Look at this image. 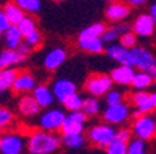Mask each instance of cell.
Masks as SVG:
<instances>
[{"mask_svg": "<svg viewBox=\"0 0 156 154\" xmlns=\"http://www.w3.org/2000/svg\"><path fill=\"white\" fill-rule=\"evenodd\" d=\"M62 145V136L52 132L35 131L27 138V151L29 154H53Z\"/></svg>", "mask_w": 156, "mask_h": 154, "instance_id": "6da1fadb", "label": "cell"}, {"mask_svg": "<svg viewBox=\"0 0 156 154\" xmlns=\"http://www.w3.org/2000/svg\"><path fill=\"white\" fill-rule=\"evenodd\" d=\"M117 129L113 125H109V124H96V125L91 126L88 129V140L91 142L92 145H95L99 149H105L106 150L110 143L114 140V136H116Z\"/></svg>", "mask_w": 156, "mask_h": 154, "instance_id": "7a4b0ae2", "label": "cell"}, {"mask_svg": "<svg viewBox=\"0 0 156 154\" xmlns=\"http://www.w3.org/2000/svg\"><path fill=\"white\" fill-rule=\"evenodd\" d=\"M84 89L95 99L105 97L113 89V80L109 74H92L85 79Z\"/></svg>", "mask_w": 156, "mask_h": 154, "instance_id": "3957f363", "label": "cell"}, {"mask_svg": "<svg viewBox=\"0 0 156 154\" xmlns=\"http://www.w3.org/2000/svg\"><path fill=\"white\" fill-rule=\"evenodd\" d=\"M66 117H67V114L64 112V110L53 107V108H49L39 114L38 126L41 128V131L56 133L57 131H62Z\"/></svg>", "mask_w": 156, "mask_h": 154, "instance_id": "277c9868", "label": "cell"}, {"mask_svg": "<svg viewBox=\"0 0 156 154\" xmlns=\"http://www.w3.org/2000/svg\"><path fill=\"white\" fill-rule=\"evenodd\" d=\"M131 131L135 135L136 139H141L144 142H148L156 136V118L155 115L145 114L134 119Z\"/></svg>", "mask_w": 156, "mask_h": 154, "instance_id": "5b68a950", "label": "cell"}, {"mask_svg": "<svg viewBox=\"0 0 156 154\" xmlns=\"http://www.w3.org/2000/svg\"><path fill=\"white\" fill-rule=\"evenodd\" d=\"M27 149V139L16 132H7L0 138L2 154H23Z\"/></svg>", "mask_w": 156, "mask_h": 154, "instance_id": "8992f818", "label": "cell"}, {"mask_svg": "<svg viewBox=\"0 0 156 154\" xmlns=\"http://www.w3.org/2000/svg\"><path fill=\"white\" fill-rule=\"evenodd\" d=\"M130 115H133V111L130 108L128 103H121L119 106L113 107H106L102 111V119L105 124L109 125H121L124 122H127V119L130 118Z\"/></svg>", "mask_w": 156, "mask_h": 154, "instance_id": "52a82bcc", "label": "cell"}, {"mask_svg": "<svg viewBox=\"0 0 156 154\" xmlns=\"http://www.w3.org/2000/svg\"><path fill=\"white\" fill-rule=\"evenodd\" d=\"M105 53H106L107 57L112 58V60H114L120 65L135 67V63H134V57H133V54H131V50L123 47L120 43H113V45L106 46Z\"/></svg>", "mask_w": 156, "mask_h": 154, "instance_id": "ba28073f", "label": "cell"}, {"mask_svg": "<svg viewBox=\"0 0 156 154\" xmlns=\"http://www.w3.org/2000/svg\"><path fill=\"white\" fill-rule=\"evenodd\" d=\"M156 24L149 13H142L136 15L133 22V32L141 38H149L155 33Z\"/></svg>", "mask_w": 156, "mask_h": 154, "instance_id": "9c48e42d", "label": "cell"}, {"mask_svg": "<svg viewBox=\"0 0 156 154\" xmlns=\"http://www.w3.org/2000/svg\"><path fill=\"white\" fill-rule=\"evenodd\" d=\"M131 54L134 57V63H135V67L138 68V71L149 72L151 68L156 65V57L145 47L136 46L135 49L131 50Z\"/></svg>", "mask_w": 156, "mask_h": 154, "instance_id": "30bf717a", "label": "cell"}, {"mask_svg": "<svg viewBox=\"0 0 156 154\" xmlns=\"http://www.w3.org/2000/svg\"><path fill=\"white\" fill-rule=\"evenodd\" d=\"M77 85L75 82H73L71 79H67V78H62V79H57L53 82L52 85V92L55 94L56 100L63 103L68 99L73 94H77Z\"/></svg>", "mask_w": 156, "mask_h": 154, "instance_id": "8fae6325", "label": "cell"}, {"mask_svg": "<svg viewBox=\"0 0 156 154\" xmlns=\"http://www.w3.org/2000/svg\"><path fill=\"white\" fill-rule=\"evenodd\" d=\"M131 14L130 6L124 2H112L106 6L105 10V15L109 21H112L113 24L116 22H123L126 18H128Z\"/></svg>", "mask_w": 156, "mask_h": 154, "instance_id": "7c38bea8", "label": "cell"}, {"mask_svg": "<svg viewBox=\"0 0 156 154\" xmlns=\"http://www.w3.org/2000/svg\"><path fill=\"white\" fill-rule=\"evenodd\" d=\"M67 60V50L64 47H53L45 54L43 67L48 71H56Z\"/></svg>", "mask_w": 156, "mask_h": 154, "instance_id": "4fadbf2b", "label": "cell"}, {"mask_svg": "<svg viewBox=\"0 0 156 154\" xmlns=\"http://www.w3.org/2000/svg\"><path fill=\"white\" fill-rule=\"evenodd\" d=\"M135 74H136V71L134 70V67H130V65H119V67L113 68L109 75H110L113 84L120 85V86H131Z\"/></svg>", "mask_w": 156, "mask_h": 154, "instance_id": "5bb4252c", "label": "cell"}, {"mask_svg": "<svg viewBox=\"0 0 156 154\" xmlns=\"http://www.w3.org/2000/svg\"><path fill=\"white\" fill-rule=\"evenodd\" d=\"M36 86H38L36 78L31 72L24 71L18 74L11 90H14L16 93H28V92H34Z\"/></svg>", "mask_w": 156, "mask_h": 154, "instance_id": "9a60e30c", "label": "cell"}, {"mask_svg": "<svg viewBox=\"0 0 156 154\" xmlns=\"http://www.w3.org/2000/svg\"><path fill=\"white\" fill-rule=\"evenodd\" d=\"M17 107H18V111L24 117H28V118L41 114V106L38 104V101L35 100V97L32 94H24V96L20 97Z\"/></svg>", "mask_w": 156, "mask_h": 154, "instance_id": "2e32d148", "label": "cell"}, {"mask_svg": "<svg viewBox=\"0 0 156 154\" xmlns=\"http://www.w3.org/2000/svg\"><path fill=\"white\" fill-rule=\"evenodd\" d=\"M35 100L38 101V104L41 106V108H49V107L53 106L56 97L52 92V87H49L48 85H38L35 87L32 93Z\"/></svg>", "mask_w": 156, "mask_h": 154, "instance_id": "e0dca14e", "label": "cell"}, {"mask_svg": "<svg viewBox=\"0 0 156 154\" xmlns=\"http://www.w3.org/2000/svg\"><path fill=\"white\" fill-rule=\"evenodd\" d=\"M149 97H151V93L146 92V90H144V92H134V93L131 94V103H133L134 107H135V111L141 112L142 115L149 114V112L152 111Z\"/></svg>", "mask_w": 156, "mask_h": 154, "instance_id": "ac0fdd59", "label": "cell"}, {"mask_svg": "<svg viewBox=\"0 0 156 154\" xmlns=\"http://www.w3.org/2000/svg\"><path fill=\"white\" fill-rule=\"evenodd\" d=\"M2 11L6 14V17L10 21V24H11V25H16V26H18V24L21 22L27 15L23 10L17 6L16 2H3Z\"/></svg>", "mask_w": 156, "mask_h": 154, "instance_id": "d6986e66", "label": "cell"}, {"mask_svg": "<svg viewBox=\"0 0 156 154\" xmlns=\"http://www.w3.org/2000/svg\"><path fill=\"white\" fill-rule=\"evenodd\" d=\"M25 61V57L21 56L17 50H10V49H3L0 51V68H13L14 65L21 64Z\"/></svg>", "mask_w": 156, "mask_h": 154, "instance_id": "ffe728a7", "label": "cell"}, {"mask_svg": "<svg viewBox=\"0 0 156 154\" xmlns=\"http://www.w3.org/2000/svg\"><path fill=\"white\" fill-rule=\"evenodd\" d=\"M2 36H3V43L6 45V49H10V50H17L20 45L24 42L23 33L20 32L18 26L16 25H11L6 32L2 33Z\"/></svg>", "mask_w": 156, "mask_h": 154, "instance_id": "44dd1931", "label": "cell"}, {"mask_svg": "<svg viewBox=\"0 0 156 154\" xmlns=\"http://www.w3.org/2000/svg\"><path fill=\"white\" fill-rule=\"evenodd\" d=\"M77 46L82 51L91 54H101L106 50V46L102 42V39H78Z\"/></svg>", "mask_w": 156, "mask_h": 154, "instance_id": "7402d4cb", "label": "cell"}, {"mask_svg": "<svg viewBox=\"0 0 156 154\" xmlns=\"http://www.w3.org/2000/svg\"><path fill=\"white\" fill-rule=\"evenodd\" d=\"M106 31L107 26L103 22H95L82 29L78 35V39H102V36Z\"/></svg>", "mask_w": 156, "mask_h": 154, "instance_id": "603a6c76", "label": "cell"}, {"mask_svg": "<svg viewBox=\"0 0 156 154\" xmlns=\"http://www.w3.org/2000/svg\"><path fill=\"white\" fill-rule=\"evenodd\" d=\"M18 71L16 68H6V70H0V92H7V90L13 89V85L18 77Z\"/></svg>", "mask_w": 156, "mask_h": 154, "instance_id": "cb8c5ba5", "label": "cell"}, {"mask_svg": "<svg viewBox=\"0 0 156 154\" xmlns=\"http://www.w3.org/2000/svg\"><path fill=\"white\" fill-rule=\"evenodd\" d=\"M153 84L152 77L149 75V72H144V71H136L135 77L133 79V84H131V87H133L135 92H144L148 87H151Z\"/></svg>", "mask_w": 156, "mask_h": 154, "instance_id": "d4e9b609", "label": "cell"}, {"mask_svg": "<svg viewBox=\"0 0 156 154\" xmlns=\"http://www.w3.org/2000/svg\"><path fill=\"white\" fill-rule=\"evenodd\" d=\"M84 131H85V124L74 121L73 118H70L67 115L60 132H62V135H84Z\"/></svg>", "mask_w": 156, "mask_h": 154, "instance_id": "484cf974", "label": "cell"}, {"mask_svg": "<svg viewBox=\"0 0 156 154\" xmlns=\"http://www.w3.org/2000/svg\"><path fill=\"white\" fill-rule=\"evenodd\" d=\"M88 117H95L102 111V106L99 99L95 97H85L84 99V104H82V110Z\"/></svg>", "mask_w": 156, "mask_h": 154, "instance_id": "4316f807", "label": "cell"}, {"mask_svg": "<svg viewBox=\"0 0 156 154\" xmlns=\"http://www.w3.org/2000/svg\"><path fill=\"white\" fill-rule=\"evenodd\" d=\"M62 142L66 147L78 150V149H82L85 146L87 139L84 135H62Z\"/></svg>", "mask_w": 156, "mask_h": 154, "instance_id": "83f0119b", "label": "cell"}, {"mask_svg": "<svg viewBox=\"0 0 156 154\" xmlns=\"http://www.w3.org/2000/svg\"><path fill=\"white\" fill-rule=\"evenodd\" d=\"M18 29H20V32L23 33L24 38H27V36H29L31 33L35 32V31H38V28H36V19L32 15H25V18L18 24Z\"/></svg>", "mask_w": 156, "mask_h": 154, "instance_id": "f1b7e54d", "label": "cell"}, {"mask_svg": "<svg viewBox=\"0 0 156 154\" xmlns=\"http://www.w3.org/2000/svg\"><path fill=\"white\" fill-rule=\"evenodd\" d=\"M16 3L25 14H35L42 7V3L39 0H16Z\"/></svg>", "mask_w": 156, "mask_h": 154, "instance_id": "f546056e", "label": "cell"}, {"mask_svg": "<svg viewBox=\"0 0 156 154\" xmlns=\"http://www.w3.org/2000/svg\"><path fill=\"white\" fill-rule=\"evenodd\" d=\"M82 104H84V97H82L81 94H78V93L70 96L64 103H63L64 108L67 110L68 112L81 111V110H82Z\"/></svg>", "mask_w": 156, "mask_h": 154, "instance_id": "4dcf8cb0", "label": "cell"}, {"mask_svg": "<svg viewBox=\"0 0 156 154\" xmlns=\"http://www.w3.org/2000/svg\"><path fill=\"white\" fill-rule=\"evenodd\" d=\"M121 103H124V93L119 89H112L105 96V104H106V107L119 106Z\"/></svg>", "mask_w": 156, "mask_h": 154, "instance_id": "1f68e13d", "label": "cell"}, {"mask_svg": "<svg viewBox=\"0 0 156 154\" xmlns=\"http://www.w3.org/2000/svg\"><path fill=\"white\" fill-rule=\"evenodd\" d=\"M128 154H148V147H146V142L141 139H131L128 143Z\"/></svg>", "mask_w": 156, "mask_h": 154, "instance_id": "d6a6232c", "label": "cell"}, {"mask_svg": "<svg viewBox=\"0 0 156 154\" xmlns=\"http://www.w3.org/2000/svg\"><path fill=\"white\" fill-rule=\"evenodd\" d=\"M120 45L123 46V47L128 49V50H133V49L136 47V42H138V36L135 35V33L131 31V32L126 33V35L120 36Z\"/></svg>", "mask_w": 156, "mask_h": 154, "instance_id": "836d02e7", "label": "cell"}, {"mask_svg": "<svg viewBox=\"0 0 156 154\" xmlns=\"http://www.w3.org/2000/svg\"><path fill=\"white\" fill-rule=\"evenodd\" d=\"M106 154H128V145L120 142H112L106 149Z\"/></svg>", "mask_w": 156, "mask_h": 154, "instance_id": "e575fe53", "label": "cell"}, {"mask_svg": "<svg viewBox=\"0 0 156 154\" xmlns=\"http://www.w3.org/2000/svg\"><path fill=\"white\" fill-rule=\"evenodd\" d=\"M14 121V114L10 111L7 107H2L0 108V126L2 128H6L10 126Z\"/></svg>", "mask_w": 156, "mask_h": 154, "instance_id": "d590c367", "label": "cell"}, {"mask_svg": "<svg viewBox=\"0 0 156 154\" xmlns=\"http://www.w3.org/2000/svg\"><path fill=\"white\" fill-rule=\"evenodd\" d=\"M131 135H133V131L128 128H121V129H117L116 132V136H114V140L113 142H120V143H130L131 142Z\"/></svg>", "mask_w": 156, "mask_h": 154, "instance_id": "8d00e7d4", "label": "cell"}, {"mask_svg": "<svg viewBox=\"0 0 156 154\" xmlns=\"http://www.w3.org/2000/svg\"><path fill=\"white\" fill-rule=\"evenodd\" d=\"M117 40H120V36L117 35L116 31H113V29L109 26L107 28V31L103 33V36H102V42L105 43V45H113V43H116Z\"/></svg>", "mask_w": 156, "mask_h": 154, "instance_id": "74e56055", "label": "cell"}, {"mask_svg": "<svg viewBox=\"0 0 156 154\" xmlns=\"http://www.w3.org/2000/svg\"><path fill=\"white\" fill-rule=\"evenodd\" d=\"M110 28L113 29V31H116L119 36H123V35H126V33H128V32H131V31H133V25H131V24H128V22H126V21L113 24Z\"/></svg>", "mask_w": 156, "mask_h": 154, "instance_id": "f35d334b", "label": "cell"}, {"mask_svg": "<svg viewBox=\"0 0 156 154\" xmlns=\"http://www.w3.org/2000/svg\"><path fill=\"white\" fill-rule=\"evenodd\" d=\"M24 42H27L31 47H38L41 43H42V35L39 31H35L34 33H31L29 36L24 38Z\"/></svg>", "mask_w": 156, "mask_h": 154, "instance_id": "ab89813d", "label": "cell"}, {"mask_svg": "<svg viewBox=\"0 0 156 154\" xmlns=\"http://www.w3.org/2000/svg\"><path fill=\"white\" fill-rule=\"evenodd\" d=\"M67 115L70 117V118H73L74 121L81 122V124H85V122H87V119H88V115L85 114L84 111H74V112H68Z\"/></svg>", "mask_w": 156, "mask_h": 154, "instance_id": "60d3db41", "label": "cell"}, {"mask_svg": "<svg viewBox=\"0 0 156 154\" xmlns=\"http://www.w3.org/2000/svg\"><path fill=\"white\" fill-rule=\"evenodd\" d=\"M32 50H34V47H31V46H29L27 42H23L21 45H20V47L17 49V51H18L21 56H24L25 58L28 57L31 53H32Z\"/></svg>", "mask_w": 156, "mask_h": 154, "instance_id": "b9f144b4", "label": "cell"}, {"mask_svg": "<svg viewBox=\"0 0 156 154\" xmlns=\"http://www.w3.org/2000/svg\"><path fill=\"white\" fill-rule=\"evenodd\" d=\"M11 26V24H10V21L7 19L6 14L0 10V31H2V33H4L7 31V29Z\"/></svg>", "mask_w": 156, "mask_h": 154, "instance_id": "7bdbcfd3", "label": "cell"}, {"mask_svg": "<svg viewBox=\"0 0 156 154\" xmlns=\"http://www.w3.org/2000/svg\"><path fill=\"white\" fill-rule=\"evenodd\" d=\"M126 3L130 7H140V6H145L146 0H128V2H126Z\"/></svg>", "mask_w": 156, "mask_h": 154, "instance_id": "ee69618b", "label": "cell"}, {"mask_svg": "<svg viewBox=\"0 0 156 154\" xmlns=\"http://www.w3.org/2000/svg\"><path fill=\"white\" fill-rule=\"evenodd\" d=\"M149 14H151V17L153 18V21H155V24H156V3H152V4H151V7H149Z\"/></svg>", "mask_w": 156, "mask_h": 154, "instance_id": "f6af8a7d", "label": "cell"}, {"mask_svg": "<svg viewBox=\"0 0 156 154\" xmlns=\"http://www.w3.org/2000/svg\"><path fill=\"white\" fill-rule=\"evenodd\" d=\"M149 100H151V106H152V110H156V90L151 93Z\"/></svg>", "mask_w": 156, "mask_h": 154, "instance_id": "bcb514c9", "label": "cell"}, {"mask_svg": "<svg viewBox=\"0 0 156 154\" xmlns=\"http://www.w3.org/2000/svg\"><path fill=\"white\" fill-rule=\"evenodd\" d=\"M149 75L152 77L153 82H156V65H155L153 68H151V70H149Z\"/></svg>", "mask_w": 156, "mask_h": 154, "instance_id": "7dc6e473", "label": "cell"}, {"mask_svg": "<svg viewBox=\"0 0 156 154\" xmlns=\"http://www.w3.org/2000/svg\"><path fill=\"white\" fill-rule=\"evenodd\" d=\"M155 118H156V112H155Z\"/></svg>", "mask_w": 156, "mask_h": 154, "instance_id": "c3c4849f", "label": "cell"}]
</instances>
